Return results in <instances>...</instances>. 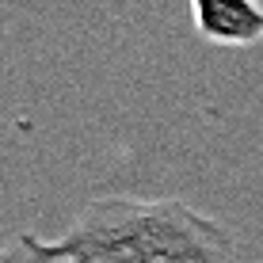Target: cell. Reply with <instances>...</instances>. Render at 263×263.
Wrapping results in <instances>:
<instances>
[{"label":"cell","instance_id":"cell-1","mask_svg":"<svg viewBox=\"0 0 263 263\" xmlns=\"http://www.w3.org/2000/svg\"><path fill=\"white\" fill-rule=\"evenodd\" d=\"M53 248L61 263H237L233 233L183 198H96Z\"/></svg>","mask_w":263,"mask_h":263},{"label":"cell","instance_id":"cell-2","mask_svg":"<svg viewBox=\"0 0 263 263\" xmlns=\"http://www.w3.org/2000/svg\"><path fill=\"white\" fill-rule=\"evenodd\" d=\"M195 31L214 46H256L263 42V4L259 0H191Z\"/></svg>","mask_w":263,"mask_h":263},{"label":"cell","instance_id":"cell-3","mask_svg":"<svg viewBox=\"0 0 263 263\" xmlns=\"http://www.w3.org/2000/svg\"><path fill=\"white\" fill-rule=\"evenodd\" d=\"M0 263H61L53 240H42L34 233H15L0 244Z\"/></svg>","mask_w":263,"mask_h":263}]
</instances>
